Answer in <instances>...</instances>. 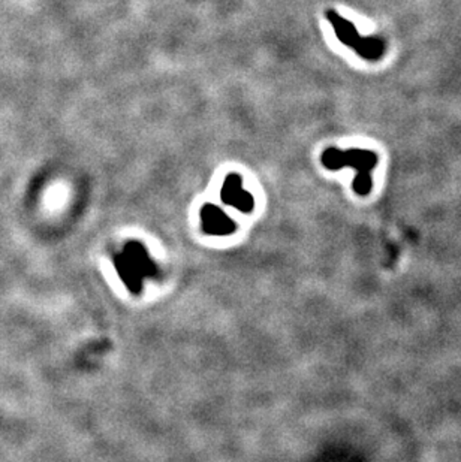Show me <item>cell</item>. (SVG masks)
Here are the masks:
<instances>
[{"label":"cell","instance_id":"6da1fadb","mask_svg":"<svg viewBox=\"0 0 461 462\" xmlns=\"http://www.w3.org/2000/svg\"><path fill=\"white\" fill-rule=\"evenodd\" d=\"M114 268L120 280L134 295H139L147 278H161L162 271L148 254L147 247L139 241H129L114 256Z\"/></svg>","mask_w":461,"mask_h":462},{"label":"cell","instance_id":"7a4b0ae2","mask_svg":"<svg viewBox=\"0 0 461 462\" xmlns=\"http://www.w3.org/2000/svg\"><path fill=\"white\" fill-rule=\"evenodd\" d=\"M324 168L328 171H340L343 168H352L357 171V177L353 180V192L359 196H367L372 192L373 178L372 172L376 169L379 158L372 150H361V148H349L340 150L335 147H328L320 156Z\"/></svg>","mask_w":461,"mask_h":462},{"label":"cell","instance_id":"3957f363","mask_svg":"<svg viewBox=\"0 0 461 462\" xmlns=\"http://www.w3.org/2000/svg\"><path fill=\"white\" fill-rule=\"evenodd\" d=\"M325 16L328 23L331 24V27L335 33L337 39L340 40L343 45L353 49L361 59L367 62H379L386 53V42L379 36H361L359 32L357 30L355 24L344 19L334 10H328L325 12Z\"/></svg>","mask_w":461,"mask_h":462},{"label":"cell","instance_id":"277c9868","mask_svg":"<svg viewBox=\"0 0 461 462\" xmlns=\"http://www.w3.org/2000/svg\"><path fill=\"white\" fill-rule=\"evenodd\" d=\"M220 201L244 214L255 210V197L243 187V177L237 172L226 175L220 191Z\"/></svg>","mask_w":461,"mask_h":462},{"label":"cell","instance_id":"5b68a950","mask_svg":"<svg viewBox=\"0 0 461 462\" xmlns=\"http://www.w3.org/2000/svg\"><path fill=\"white\" fill-rule=\"evenodd\" d=\"M202 232L211 236H228L237 230V223L214 204H205L200 212Z\"/></svg>","mask_w":461,"mask_h":462}]
</instances>
